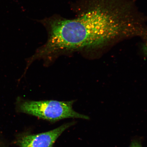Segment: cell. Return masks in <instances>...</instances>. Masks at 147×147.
<instances>
[{"mask_svg":"<svg viewBox=\"0 0 147 147\" xmlns=\"http://www.w3.org/2000/svg\"><path fill=\"white\" fill-rule=\"evenodd\" d=\"M0 147H2L1 146V145H0Z\"/></svg>","mask_w":147,"mask_h":147,"instance_id":"obj_6","label":"cell"},{"mask_svg":"<svg viewBox=\"0 0 147 147\" xmlns=\"http://www.w3.org/2000/svg\"><path fill=\"white\" fill-rule=\"evenodd\" d=\"M49 39L35 57L60 51L96 47L105 44L102 24L96 13L89 8L74 20L56 19L51 22Z\"/></svg>","mask_w":147,"mask_h":147,"instance_id":"obj_1","label":"cell"},{"mask_svg":"<svg viewBox=\"0 0 147 147\" xmlns=\"http://www.w3.org/2000/svg\"><path fill=\"white\" fill-rule=\"evenodd\" d=\"M73 101L29 100L18 98L17 108L21 113L34 116L45 120L54 122L64 119H89L73 108Z\"/></svg>","mask_w":147,"mask_h":147,"instance_id":"obj_2","label":"cell"},{"mask_svg":"<svg viewBox=\"0 0 147 147\" xmlns=\"http://www.w3.org/2000/svg\"><path fill=\"white\" fill-rule=\"evenodd\" d=\"M74 124V122L67 123L45 133L27 134L20 138L18 144L20 147H52L62 133Z\"/></svg>","mask_w":147,"mask_h":147,"instance_id":"obj_3","label":"cell"},{"mask_svg":"<svg viewBox=\"0 0 147 147\" xmlns=\"http://www.w3.org/2000/svg\"><path fill=\"white\" fill-rule=\"evenodd\" d=\"M129 147H142L140 142L136 140H134L131 142Z\"/></svg>","mask_w":147,"mask_h":147,"instance_id":"obj_4","label":"cell"},{"mask_svg":"<svg viewBox=\"0 0 147 147\" xmlns=\"http://www.w3.org/2000/svg\"><path fill=\"white\" fill-rule=\"evenodd\" d=\"M144 52L147 55V44L145 45L144 48Z\"/></svg>","mask_w":147,"mask_h":147,"instance_id":"obj_5","label":"cell"}]
</instances>
